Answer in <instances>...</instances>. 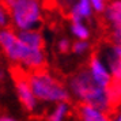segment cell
I'll use <instances>...</instances> for the list:
<instances>
[{"label": "cell", "instance_id": "cell-1", "mask_svg": "<svg viewBox=\"0 0 121 121\" xmlns=\"http://www.w3.org/2000/svg\"><path fill=\"white\" fill-rule=\"evenodd\" d=\"M0 45L6 55L15 61H22L31 69L48 68L44 49L30 48L18 38L14 30H1L0 31Z\"/></svg>", "mask_w": 121, "mask_h": 121}, {"label": "cell", "instance_id": "cell-2", "mask_svg": "<svg viewBox=\"0 0 121 121\" xmlns=\"http://www.w3.org/2000/svg\"><path fill=\"white\" fill-rule=\"evenodd\" d=\"M72 88L80 99L84 102L93 105L94 108L102 110L108 118L110 120V110L108 106V99L105 94V88L99 84L91 73V69H83L82 72L76 73L72 79Z\"/></svg>", "mask_w": 121, "mask_h": 121}, {"label": "cell", "instance_id": "cell-3", "mask_svg": "<svg viewBox=\"0 0 121 121\" xmlns=\"http://www.w3.org/2000/svg\"><path fill=\"white\" fill-rule=\"evenodd\" d=\"M29 82L34 98L42 101H61L71 104V98L63 87V83L48 73V68L29 71Z\"/></svg>", "mask_w": 121, "mask_h": 121}, {"label": "cell", "instance_id": "cell-4", "mask_svg": "<svg viewBox=\"0 0 121 121\" xmlns=\"http://www.w3.org/2000/svg\"><path fill=\"white\" fill-rule=\"evenodd\" d=\"M7 14L14 18L17 26L22 30L31 29L41 22L38 0H11Z\"/></svg>", "mask_w": 121, "mask_h": 121}, {"label": "cell", "instance_id": "cell-5", "mask_svg": "<svg viewBox=\"0 0 121 121\" xmlns=\"http://www.w3.org/2000/svg\"><path fill=\"white\" fill-rule=\"evenodd\" d=\"M10 75L15 83L21 104L25 106L27 112H33L35 108V101H34V95L29 82V71H25L21 65L14 64L10 67Z\"/></svg>", "mask_w": 121, "mask_h": 121}, {"label": "cell", "instance_id": "cell-6", "mask_svg": "<svg viewBox=\"0 0 121 121\" xmlns=\"http://www.w3.org/2000/svg\"><path fill=\"white\" fill-rule=\"evenodd\" d=\"M75 112H76V116L80 118V120H86V121H105L109 120L106 116L99 112L98 109H95L93 105L87 104V102H79V104L75 105Z\"/></svg>", "mask_w": 121, "mask_h": 121}, {"label": "cell", "instance_id": "cell-7", "mask_svg": "<svg viewBox=\"0 0 121 121\" xmlns=\"http://www.w3.org/2000/svg\"><path fill=\"white\" fill-rule=\"evenodd\" d=\"M18 38L21 39L22 42L30 46V48H35V49H44L45 48V42L42 35L39 34L38 30H30L26 29L18 34Z\"/></svg>", "mask_w": 121, "mask_h": 121}, {"label": "cell", "instance_id": "cell-8", "mask_svg": "<svg viewBox=\"0 0 121 121\" xmlns=\"http://www.w3.org/2000/svg\"><path fill=\"white\" fill-rule=\"evenodd\" d=\"M90 68H91V73L95 78V80L105 88V86L109 83L110 80V75H108V72L105 69L102 64L99 63V60L95 57V55L91 56V61H90Z\"/></svg>", "mask_w": 121, "mask_h": 121}, {"label": "cell", "instance_id": "cell-9", "mask_svg": "<svg viewBox=\"0 0 121 121\" xmlns=\"http://www.w3.org/2000/svg\"><path fill=\"white\" fill-rule=\"evenodd\" d=\"M120 0H114L110 3V6L108 7V12H106V18L113 25L116 31H120Z\"/></svg>", "mask_w": 121, "mask_h": 121}, {"label": "cell", "instance_id": "cell-10", "mask_svg": "<svg viewBox=\"0 0 121 121\" xmlns=\"http://www.w3.org/2000/svg\"><path fill=\"white\" fill-rule=\"evenodd\" d=\"M109 63L113 76L120 79L121 71H120V45L118 44H114V46H113V52L109 56Z\"/></svg>", "mask_w": 121, "mask_h": 121}, {"label": "cell", "instance_id": "cell-11", "mask_svg": "<svg viewBox=\"0 0 121 121\" xmlns=\"http://www.w3.org/2000/svg\"><path fill=\"white\" fill-rule=\"evenodd\" d=\"M72 12L79 15V17H88L90 15V4H88V0H80V3L73 8Z\"/></svg>", "mask_w": 121, "mask_h": 121}, {"label": "cell", "instance_id": "cell-12", "mask_svg": "<svg viewBox=\"0 0 121 121\" xmlns=\"http://www.w3.org/2000/svg\"><path fill=\"white\" fill-rule=\"evenodd\" d=\"M72 29H73V33L76 34L79 38L86 39L88 37V31L86 30V27H84V26H82L80 21L73 19V21H72Z\"/></svg>", "mask_w": 121, "mask_h": 121}, {"label": "cell", "instance_id": "cell-13", "mask_svg": "<svg viewBox=\"0 0 121 121\" xmlns=\"http://www.w3.org/2000/svg\"><path fill=\"white\" fill-rule=\"evenodd\" d=\"M65 105L64 104H60L59 106H57V109L52 113V114L49 116V118L48 120H53V121H59V120H61L63 118V116L65 114Z\"/></svg>", "mask_w": 121, "mask_h": 121}, {"label": "cell", "instance_id": "cell-14", "mask_svg": "<svg viewBox=\"0 0 121 121\" xmlns=\"http://www.w3.org/2000/svg\"><path fill=\"white\" fill-rule=\"evenodd\" d=\"M87 48V42H75V45L72 46V50L76 52V53H80Z\"/></svg>", "mask_w": 121, "mask_h": 121}, {"label": "cell", "instance_id": "cell-15", "mask_svg": "<svg viewBox=\"0 0 121 121\" xmlns=\"http://www.w3.org/2000/svg\"><path fill=\"white\" fill-rule=\"evenodd\" d=\"M91 3L94 4L97 11H104L105 8V0H91Z\"/></svg>", "mask_w": 121, "mask_h": 121}, {"label": "cell", "instance_id": "cell-16", "mask_svg": "<svg viewBox=\"0 0 121 121\" xmlns=\"http://www.w3.org/2000/svg\"><path fill=\"white\" fill-rule=\"evenodd\" d=\"M0 25H7V17H6V14H4V10L0 7Z\"/></svg>", "mask_w": 121, "mask_h": 121}, {"label": "cell", "instance_id": "cell-17", "mask_svg": "<svg viewBox=\"0 0 121 121\" xmlns=\"http://www.w3.org/2000/svg\"><path fill=\"white\" fill-rule=\"evenodd\" d=\"M60 52L61 53H67L68 52V42L67 41H61L60 42Z\"/></svg>", "mask_w": 121, "mask_h": 121}]
</instances>
